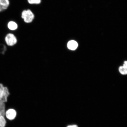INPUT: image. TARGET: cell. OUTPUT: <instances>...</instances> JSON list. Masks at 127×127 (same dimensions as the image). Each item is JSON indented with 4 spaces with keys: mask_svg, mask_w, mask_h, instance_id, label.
<instances>
[{
    "mask_svg": "<svg viewBox=\"0 0 127 127\" xmlns=\"http://www.w3.org/2000/svg\"><path fill=\"white\" fill-rule=\"evenodd\" d=\"M41 0H28L29 4H39L41 2Z\"/></svg>",
    "mask_w": 127,
    "mask_h": 127,
    "instance_id": "obj_11",
    "label": "cell"
},
{
    "mask_svg": "<svg viewBox=\"0 0 127 127\" xmlns=\"http://www.w3.org/2000/svg\"><path fill=\"white\" fill-rule=\"evenodd\" d=\"M10 94L8 89L0 83V101L4 103L7 102V97Z\"/></svg>",
    "mask_w": 127,
    "mask_h": 127,
    "instance_id": "obj_1",
    "label": "cell"
},
{
    "mask_svg": "<svg viewBox=\"0 0 127 127\" xmlns=\"http://www.w3.org/2000/svg\"><path fill=\"white\" fill-rule=\"evenodd\" d=\"M67 46L69 50H74L77 49L78 46V44L76 41L71 40L68 42Z\"/></svg>",
    "mask_w": 127,
    "mask_h": 127,
    "instance_id": "obj_5",
    "label": "cell"
},
{
    "mask_svg": "<svg viewBox=\"0 0 127 127\" xmlns=\"http://www.w3.org/2000/svg\"><path fill=\"white\" fill-rule=\"evenodd\" d=\"M5 41L7 45L10 46H12L17 43V38L12 33H9L5 37Z\"/></svg>",
    "mask_w": 127,
    "mask_h": 127,
    "instance_id": "obj_3",
    "label": "cell"
},
{
    "mask_svg": "<svg viewBox=\"0 0 127 127\" xmlns=\"http://www.w3.org/2000/svg\"><path fill=\"white\" fill-rule=\"evenodd\" d=\"M5 107L4 103L0 101V115H5Z\"/></svg>",
    "mask_w": 127,
    "mask_h": 127,
    "instance_id": "obj_8",
    "label": "cell"
},
{
    "mask_svg": "<svg viewBox=\"0 0 127 127\" xmlns=\"http://www.w3.org/2000/svg\"><path fill=\"white\" fill-rule=\"evenodd\" d=\"M9 5V0H0V7L2 8L3 10L7 9Z\"/></svg>",
    "mask_w": 127,
    "mask_h": 127,
    "instance_id": "obj_6",
    "label": "cell"
},
{
    "mask_svg": "<svg viewBox=\"0 0 127 127\" xmlns=\"http://www.w3.org/2000/svg\"><path fill=\"white\" fill-rule=\"evenodd\" d=\"M5 115L8 120H14L17 116V112L13 109H9L5 112Z\"/></svg>",
    "mask_w": 127,
    "mask_h": 127,
    "instance_id": "obj_4",
    "label": "cell"
},
{
    "mask_svg": "<svg viewBox=\"0 0 127 127\" xmlns=\"http://www.w3.org/2000/svg\"><path fill=\"white\" fill-rule=\"evenodd\" d=\"M22 18L26 23H30L33 21L34 18V14L30 9L24 10L22 13Z\"/></svg>",
    "mask_w": 127,
    "mask_h": 127,
    "instance_id": "obj_2",
    "label": "cell"
},
{
    "mask_svg": "<svg viewBox=\"0 0 127 127\" xmlns=\"http://www.w3.org/2000/svg\"><path fill=\"white\" fill-rule=\"evenodd\" d=\"M119 71L121 74L123 75L127 74V67H124L123 66H120L119 68Z\"/></svg>",
    "mask_w": 127,
    "mask_h": 127,
    "instance_id": "obj_10",
    "label": "cell"
},
{
    "mask_svg": "<svg viewBox=\"0 0 127 127\" xmlns=\"http://www.w3.org/2000/svg\"><path fill=\"white\" fill-rule=\"evenodd\" d=\"M123 66L125 67H127V61H125L124 63Z\"/></svg>",
    "mask_w": 127,
    "mask_h": 127,
    "instance_id": "obj_13",
    "label": "cell"
},
{
    "mask_svg": "<svg viewBox=\"0 0 127 127\" xmlns=\"http://www.w3.org/2000/svg\"><path fill=\"white\" fill-rule=\"evenodd\" d=\"M66 127H79L77 125H68Z\"/></svg>",
    "mask_w": 127,
    "mask_h": 127,
    "instance_id": "obj_12",
    "label": "cell"
},
{
    "mask_svg": "<svg viewBox=\"0 0 127 127\" xmlns=\"http://www.w3.org/2000/svg\"><path fill=\"white\" fill-rule=\"evenodd\" d=\"M8 27L11 31H15L18 28L17 24L15 22H9L8 24Z\"/></svg>",
    "mask_w": 127,
    "mask_h": 127,
    "instance_id": "obj_7",
    "label": "cell"
},
{
    "mask_svg": "<svg viewBox=\"0 0 127 127\" xmlns=\"http://www.w3.org/2000/svg\"><path fill=\"white\" fill-rule=\"evenodd\" d=\"M6 122L4 116L0 115V127H5L6 125Z\"/></svg>",
    "mask_w": 127,
    "mask_h": 127,
    "instance_id": "obj_9",
    "label": "cell"
}]
</instances>
